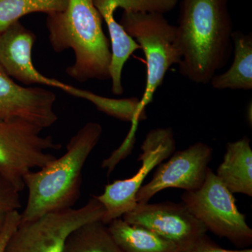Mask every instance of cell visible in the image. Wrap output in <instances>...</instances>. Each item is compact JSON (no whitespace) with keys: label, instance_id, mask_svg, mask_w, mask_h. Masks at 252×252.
I'll return each instance as SVG.
<instances>
[{"label":"cell","instance_id":"obj_1","mask_svg":"<svg viewBox=\"0 0 252 252\" xmlns=\"http://www.w3.org/2000/svg\"><path fill=\"white\" fill-rule=\"evenodd\" d=\"M180 7L179 70L192 82L206 85L231 56L233 31L228 0H182Z\"/></svg>","mask_w":252,"mask_h":252},{"label":"cell","instance_id":"obj_2","mask_svg":"<svg viewBox=\"0 0 252 252\" xmlns=\"http://www.w3.org/2000/svg\"><path fill=\"white\" fill-rule=\"evenodd\" d=\"M102 134L99 123H87L70 139L62 157L25 176L28 194L21 222L72 208L80 197L83 168Z\"/></svg>","mask_w":252,"mask_h":252},{"label":"cell","instance_id":"obj_3","mask_svg":"<svg viewBox=\"0 0 252 252\" xmlns=\"http://www.w3.org/2000/svg\"><path fill=\"white\" fill-rule=\"evenodd\" d=\"M102 21L94 0H69L64 11L46 18L53 49L57 53L74 51L75 61L66 73L79 82L110 79L112 51Z\"/></svg>","mask_w":252,"mask_h":252},{"label":"cell","instance_id":"obj_4","mask_svg":"<svg viewBox=\"0 0 252 252\" xmlns=\"http://www.w3.org/2000/svg\"><path fill=\"white\" fill-rule=\"evenodd\" d=\"M163 15L124 11L119 22L145 55L147 81L140 104L144 112L153 101L154 94L163 83L168 69L173 64H180L182 60L177 26L170 24Z\"/></svg>","mask_w":252,"mask_h":252},{"label":"cell","instance_id":"obj_5","mask_svg":"<svg viewBox=\"0 0 252 252\" xmlns=\"http://www.w3.org/2000/svg\"><path fill=\"white\" fill-rule=\"evenodd\" d=\"M182 203L202 224L214 234L228 239L238 247L252 243V229L246 216L239 211L233 193L208 168L201 187L185 191L181 197Z\"/></svg>","mask_w":252,"mask_h":252},{"label":"cell","instance_id":"obj_6","mask_svg":"<svg viewBox=\"0 0 252 252\" xmlns=\"http://www.w3.org/2000/svg\"><path fill=\"white\" fill-rule=\"evenodd\" d=\"M42 130L21 119L0 120V174L19 192L25 188V176L54 160L50 152L62 147L51 136H41Z\"/></svg>","mask_w":252,"mask_h":252},{"label":"cell","instance_id":"obj_7","mask_svg":"<svg viewBox=\"0 0 252 252\" xmlns=\"http://www.w3.org/2000/svg\"><path fill=\"white\" fill-rule=\"evenodd\" d=\"M104 208L94 196L84 206L20 221L6 252H63L69 235L81 225L102 220Z\"/></svg>","mask_w":252,"mask_h":252},{"label":"cell","instance_id":"obj_8","mask_svg":"<svg viewBox=\"0 0 252 252\" xmlns=\"http://www.w3.org/2000/svg\"><path fill=\"white\" fill-rule=\"evenodd\" d=\"M141 149L142 152L138 161L142 162V166L137 173L130 178L117 180L107 185L103 193L94 196L105 210L101 220L105 225L122 218L135 208L137 205L136 195L147 176L175 152L173 130L171 127L153 129L147 134Z\"/></svg>","mask_w":252,"mask_h":252},{"label":"cell","instance_id":"obj_9","mask_svg":"<svg viewBox=\"0 0 252 252\" xmlns=\"http://www.w3.org/2000/svg\"><path fill=\"white\" fill-rule=\"evenodd\" d=\"M122 218L154 232L173 243L181 252L191 248L207 231L184 203H137Z\"/></svg>","mask_w":252,"mask_h":252},{"label":"cell","instance_id":"obj_10","mask_svg":"<svg viewBox=\"0 0 252 252\" xmlns=\"http://www.w3.org/2000/svg\"><path fill=\"white\" fill-rule=\"evenodd\" d=\"M213 150L208 144L197 142L185 150L176 152L162 163L147 185L136 195L137 203H149L164 189L177 188L191 191L201 187L206 177Z\"/></svg>","mask_w":252,"mask_h":252},{"label":"cell","instance_id":"obj_11","mask_svg":"<svg viewBox=\"0 0 252 252\" xmlns=\"http://www.w3.org/2000/svg\"><path fill=\"white\" fill-rule=\"evenodd\" d=\"M56 100L52 91L16 84L0 65V120L21 119L44 130L59 119Z\"/></svg>","mask_w":252,"mask_h":252},{"label":"cell","instance_id":"obj_12","mask_svg":"<svg viewBox=\"0 0 252 252\" xmlns=\"http://www.w3.org/2000/svg\"><path fill=\"white\" fill-rule=\"evenodd\" d=\"M36 35L20 21L0 34V65L6 74L25 85L41 84L59 88L73 95L76 87L39 72L33 64L32 51Z\"/></svg>","mask_w":252,"mask_h":252},{"label":"cell","instance_id":"obj_13","mask_svg":"<svg viewBox=\"0 0 252 252\" xmlns=\"http://www.w3.org/2000/svg\"><path fill=\"white\" fill-rule=\"evenodd\" d=\"M216 175L232 193L252 196V149L247 136L226 144Z\"/></svg>","mask_w":252,"mask_h":252},{"label":"cell","instance_id":"obj_14","mask_svg":"<svg viewBox=\"0 0 252 252\" xmlns=\"http://www.w3.org/2000/svg\"><path fill=\"white\" fill-rule=\"evenodd\" d=\"M232 41L234 46V59L231 66L223 74H215L210 84L217 90H252V33L233 32Z\"/></svg>","mask_w":252,"mask_h":252},{"label":"cell","instance_id":"obj_15","mask_svg":"<svg viewBox=\"0 0 252 252\" xmlns=\"http://www.w3.org/2000/svg\"><path fill=\"white\" fill-rule=\"evenodd\" d=\"M108 225L111 236L123 252H181L173 243L122 218L113 220Z\"/></svg>","mask_w":252,"mask_h":252},{"label":"cell","instance_id":"obj_16","mask_svg":"<svg viewBox=\"0 0 252 252\" xmlns=\"http://www.w3.org/2000/svg\"><path fill=\"white\" fill-rule=\"evenodd\" d=\"M63 252H123L101 220L90 222L73 231Z\"/></svg>","mask_w":252,"mask_h":252},{"label":"cell","instance_id":"obj_17","mask_svg":"<svg viewBox=\"0 0 252 252\" xmlns=\"http://www.w3.org/2000/svg\"><path fill=\"white\" fill-rule=\"evenodd\" d=\"M69 0H0V34L23 16L32 13L62 12Z\"/></svg>","mask_w":252,"mask_h":252},{"label":"cell","instance_id":"obj_18","mask_svg":"<svg viewBox=\"0 0 252 252\" xmlns=\"http://www.w3.org/2000/svg\"><path fill=\"white\" fill-rule=\"evenodd\" d=\"M85 99L94 104L99 112L119 120L132 123L131 133L135 134L138 123L147 119L146 113L140 108V99L137 97L110 98L89 91Z\"/></svg>","mask_w":252,"mask_h":252},{"label":"cell","instance_id":"obj_19","mask_svg":"<svg viewBox=\"0 0 252 252\" xmlns=\"http://www.w3.org/2000/svg\"><path fill=\"white\" fill-rule=\"evenodd\" d=\"M117 9L164 14L175 9L177 0H106Z\"/></svg>","mask_w":252,"mask_h":252},{"label":"cell","instance_id":"obj_20","mask_svg":"<svg viewBox=\"0 0 252 252\" xmlns=\"http://www.w3.org/2000/svg\"><path fill=\"white\" fill-rule=\"evenodd\" d=\"M19 193L14 185L0 174V211H18L21 207Z\"/></svg>","mask_w":252,"mask_h":252},{"label":"cell","instance_id":"obj_21","mask_svg":"<svg viewBox=\"0 0 252 252\" xmlns=\"http://www.w3.org/2000/svg\"><path fill=\"white\" fill-rule=\"evenodd\" d=\"M21 221V214L18 210L7 212L4 226L0 233V252H6L9 239Z\"/></svg>","mask_w":252,"mask_h":252},{"label":"cell","instance_id":"obj_22","mask_svg":"<svg viewBox=\"0 0 252 252\" xmlns=\"http://www.w3.org/2000/svg\"><path fill=\"white\" fill-rule=\"evenodd\" d=\"M185 252H252V249L238 250H225L214 243L206 235L199 239L191 248Z\"/></svg>","mask_w":252,"mask_h":252},{"label":"cell","instance_id":"obj_23","mask_svg":"<svg viewBox=\"0 0 252 252\" xmlns=\"http://www.w3.org/2000/svg\"><path fill=\"white\" fill-rule=\"evenodd\" d=\"M6 214H7V212L0 211V233H1L3 226H4L5 220H6Z\"/></svg>","mask_w":252,"mask_h":252}]
</instances>
